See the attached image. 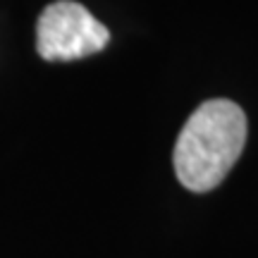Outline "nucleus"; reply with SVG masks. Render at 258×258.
Returning <instances> with one entry per match:
<instances>
[{"mask_svg": "<svg viewBox=\"0 0 258 258\" xmlns=\"http://www.w3.org/2000/svg\"><path fill=\"white\" fill-rule=\"evenodd\" d=\"M246 144V115L237 103L213 98L201 103L175 144L177 179L189 191H211L227 177Z\"/></svg>", "mask_w": 258, "mask_h": 258, "instance_id": "1", "label": "nucleus"}, {"mask_svg": "<svg viewBox=\"0 0 258 258\" xmlns=\"http://www.w3.org/2000/svg\"><path fill=\"white\" fill-rule=\"evenodd\" d=\"M110 41V31L82 3H50L36 24V50L48 62H70L101 53Z\"/></svg>", "mask_w": 258, "mask_h": 258, "instance_id": "2", "label": "nucleus"}]
</instances>
